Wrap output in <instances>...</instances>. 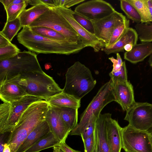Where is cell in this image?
I'll list each match as a JSON object with an SVG mask.
<instances>
[{
  "label": "cell",
  "mask_w": 152,
  "mask_h": 152,
  "mask_svg": "<svg viewBox=\"0 0 152 152\" xmlns=\"http://www.w3.org/2000/svg\"><path fill=\"white\" fill-rule=\"evenodd\" d=\"M17 37L19 43L29 51L38 54L69 55L77 53L87 47L83 42H72L43 37L34 32L29 27H23Z\"/></svg>",
  "instance_id": "1"
},
{
  "label": "cell",
  "mask_w": 152,
  "mask_h": 152,
  "mask_svg": "<svg viewBox=\"0 0 152 152\" xmlns=\"http://www.w3.org/2000/svg\"><path fill=\"white\" fill-rule=\"evenodd\" d=\"M49 106L47 101L42 100L32 104L24 112L7 140L11 152H16L35 127L45 120Z\"/></svg>",
  "instance_id": "2"
},
{
  "label": "cell",
  "mask_w": 152,
  "mask_h": 152,
  "mask_svg": "<svg viewBox=\"0 0 152 152\" xmlns=\"http://www.w3.org/2000/svg\"><path fill=\"white\" fill-rule=\"evenodd\" d=\"M19 84L27 95L47 101L63 91L53 78L44 72H32L17 76Z\"/></svg>",
  "instance_id": "3"
},
{
  "label": "cell",
  "mask_w": 152,
  "mask_h": 152,
  "mask_svg": "<svg viewBox=\"0 0 152 152\" xmlns=\"http://www.w3.org/2000/svg\"><path fill=\"white\" fill-rule=\"evenodd\" d=\"M65 78L63 91L80 100L92 90L96 83L90 69L78 61L67 69Z\"/></svg>",
  "instance_id": "4"
},
{
  "label": "cell",
  "mask_w": 152,
  "mask_h": 152,
  "mask_svg": "<svg viewBox=\"0 0 152 152\" xmlns=\"http://www.w3.org/2000/svg\"><path fill=\"white\" fill-rule=\"evenodd\" d=\"M42 72L37 55L30 51L20 52L15 56L0 61V84L22 74Z\"/></svg>",
  "instance_id": "5"
},
{
  "label": "cell",
  "mask_w": 152,
  "mask_h": 152,
  "mask_svg": "<svg viewBox=\"0 0 152 152\" xmlns=\"http://www.w3.org/2000/svg\"><path fill=\"white\" fill-rule=\"evenodd\" d=\"M115 101L113 82L110 80L103 85L80 116L79 122L70 132V135L81 136L92 116L98 117L102 109L107 104Z\"/></svg>",
  "instance_id": "6"
},
{
  "label": "cell",
  "mask_w": 152,
  "mask_h": 152,
  "mask_svg": "<svg viewBox=\"0 0 152 152\" xmlns=\"http://www.w3.org/2000/svg\"><path fill=\"white\" fill-rule=\"evenodd\" d=\"M34 26H44L51 28L62 34L71 42H83L72 26L54 8H50L28 27Z\"/></svg>",
  "instance_id": "7"
},
{
  "label": "cell",
  "mask_w": 152,
  "mask_h": 152,
  "mask_svg": "<svg viewBox=\"0 0 152 152\" xmlns=\"http://www.w3.org/2000/svg\"><path fill=\"white\" fill-rule=\"evenodd\" d=\"M122 148L126 152H152L151 134L130 126L122 128Z\"/></svg>",
  "instance_id": "8"
},
{
  "label": "cell",
  "mask_w": 152,
  "mask_h": 152,
  "mask_svg": "<svg viewBox=\"0 0 152 152\" xmlns=\"http://www.w3.org/2000/svg\"><path fill=\"white\" fill-rule=\"evenodd\" d=\"M124 119L134 128L147 131L152 126V104L135 102L126 111Z\"/></svg>",
  "instance_id": "9"
},
{
  "label": "cell",
  "mask_w": 152,
  "mask_h": 152,
  "mask_svg": "<svg viewBox=\"0 0 152 152\" xmlns=\"http://www.w3.org/2000/svg\"><path fill=\"white\" fill-rule=\"evenodd\" d=\"M126 19L122 13L115 11L102 19L91 20L94 26L95 36L103 43L105 47L115 29Z\"/></svg>",
  "instance_id": "10"
},
{
  "label": "cell",
  "mask_w": 152,
  "mask_h": 152,
  "mask_svg": "<svg viewBox=\"0 0 152 152\" xmlns=\"http://www.w3.org/2000/svg\"><path fill=\"white\" fill-rule=\"evenodd\" d=\"M115 10L109 3L102 0L88 1L78 5L74 11L91 20H99Z\"/></svg>",
  "instance_id": "11"
},
{
  "label": "cell",
  "mask_w": 152,
  "mask_h": 152,
  "mask_svg": "<svg viewBox=\"0 0 152 152\" xmlns=\"http://www.w3.org/2000/svg\"><path fill=\"white\" fill-rule=\"evenodd\" d=\"M54 8L72 26L87 47H91L96 52L105 47L103 43L94 35L88 32L76 21L72 15L73 11L71 9H66L63 7H58Z\"/></svg>",
  "instance_id": "12"
},
{
  "label": "cell",
  "mask_w": 152,
  "mask_h": 152,
  "mask_svg": "<svg viewBox=\"0 0 152 152\" xmlns=\"http://www.w3.org/2000/svg\"><path fill=\"white\" fill-rule=\"evenodd\" d=\"M45 120L48 124L51 132L60 144L65 142L70 131L62 119L58 107L49 104Z\"/></svg>",
  "instance_id": "13"
},
{
  "label": "cell",
  "mask_w": 152,
  "mask_h": 152,
  "mask_svg": "<svg viewBox=\"0 0 152 152\" xmlns=\"http://www.w3.org/2000/svg\"><path fill=\"white\" fill-rule=\"evenodd\" d=\"M113 89L115 102L126 111L135 102L132 85L128 81L113 83Z\"/></svg>",
  "instance_id": "14"
},
{
  "label": "cell",
  "mask_w": 152,
  "mask_h": 152,
  "mask_svg": "<svg viewBox=\"0 0 152 152\" xmlns=\"http://www.w3.org/2000/svg\"><path fill=\"white\" fill-rule=\"evenodd\" d=\"M42 100H44L41 97L26 95L11 103L8 132L13 131L22 114L31 104Z\"/></svg>",
  "instance_id": "15"
},
{
  "label": "cell",
  "mask_w": 152,
  "mask_h": 152,
  "mask_svg": "<svg viewBox=\"0 0 152 152\" xmlns=\"http://www.w3.org/2000/svg\"><path fill=\"white\" fill-rule=\"evenodd\" d=\"M27 95L19 84L17 77L0 84V97L3 102L12 103Z\"/></svg>",
  "instance_id": "16"
},
{
  "label": "cell",
  "mask_w": 152,
  "mask_h": 152,
  "mask_svg": "<svg viewBox=\"0 0 152 152\" xmlns=\"http://www.w3.org/2000/svg\"><path fill=\"white\" fill-rule=\"evenodd\" d=\"M111 114H100L96 120L95 129L96 147L95 152H111L107 139V125Z\"/></svg>",
  "instance_id": "17"
},
{
  "label": "cell",
  "mask_w": 152,
  "mask_h": 152,
  "mask_svg": "<svg viewBox=\"0 0 152 152\" xmlns=\"http://www.w3.org/2000/svg\"><path fill=\"white\" fill-rule=\"evenodd\" d=\"M118 121L109 117L107 125V133L111 152H121L122 148L121 131Z\"/></svg>",
  "instance_id": "18"
},
{
  "label": "cell",
  "mask_w": 152,
  "mask_h": 152,
  "mask_svg": "<svg viewBox=\"0 0 152 152\" xmlns=\"http://www.w3.org/2000/svg\"><path fill=\"white\" fill-rule=\"evenodd\" d=\"M138 38V36L135 29L129 27L114 45L108 48L104 47L101 50L107 55L124 52V48L126 45L130 43L134 46L137 44Z\"/></svg>",
  "instance_id": "19"
},
{
  "label": "cell",
  "mask_w": 152,
  "mask_h": 152,
  "mask_svg": "<svg viewBox=\"0 0 152 152\" xmlns=\"http://www.w3.org/2000/svg\"><path fill=\"white\" fill-rule=\"evenodd\" d=\"M47 121L38 124L28 135L16 152H24L38 140L50 132Z\"/></svg>",
  "instance_id": "20"
},
{
  "label": "cell",
  "mask_w": 152,
  "mask_h": 152,
  "mask_svg": "<svg viewBox=\"0 0 152 152\" xmlns=\"http://www.w3.org/2000/svg\"><path fill=\"white\" fill-rule=\"evenodd\" d=\"M152 53V43L143 42L136 44L129 51H126L124 58L133 64H136L143 61Z\"/></svg>",
  "instance_id": "21"
},
{
  "label": "cell",
  "mask_w": 152,
  "mask_h": 152,
  "mask_svg": "<svg viewBox=\"0 0 152 152\" xmlns=\"http://www.w3.org/2000/svg\"><path fill=\"white\" fill-rule=\"evenodd\" d=\"M50 9L46 5L40 4L25 9L18 17L22 27L28 26L40 16Z\"/></svg>",
  "instance_id": "22"
},
{
  "label": "cell",
  "mask_w": 152,
  "mask_h": 152,
  "mask_svg": "<svg viewBox=\"0 0 152 152\" xmlns=\"http://www.w3.org/2000/svg\"><path fill=\"white\" fill-rule=\"evenodd\" d=\"M46 101L50 105L57 107L78 109L80 106V100L77 99L73 96L63 91Z\"/></svg>",
  "instance_id": "23"
},
{
  "label": "cell",
  "mask_w": 152,
  "mask_h": 152,
  "mask_svg": "<svg viewBox=\"0 0 152 152\" xmlns=\"http://www.w3.org/2000/svg\"><path fill=\"white\" fill-rule=\"evenodd\" d=\"M60 144V142L50 132L38 140L24 152H39L47 148L58 146Z\"/></svg>",
  "instance_id": "24"
},
{
  "label": "cell",
  "mask_w": 152,
  "mask_h": 152,
  "mask_svg": "<svg viewBox=\"0 0 152 152\" xmlns=\"http://www.w3.org/2000/svg\"><path fill=\"white\" fill-rule=\"evenodd\" d=\"M58 107L62 119L71 132L78 124V109L70 107Z\"/></svg>",
  "instance_id": "25"
},
{
  "label": "cell",
  "mask_w": 152,
  "mask_h": 152,
  "mask_svg": "<svg viewBox=\"0 0 152 152\" xmlns=\"http://www.w3.org/2000/svg\"><path fill=\"white\" fill-rule=\"evenodd\" d=\"M136 9L140 16L142 23L152 22L147 0H127Z\"/></svg>",
  "instance_id": "26"
},
{
  "label": "cell",
  "mask_w": 152,
  "mask_h": 152,
  "mask_svg": "<svg viewBox=\"0 0 152 152\" xmlns=\"http://www.w3.org/2000/svg\"><path fill=\"white\" fill-rule=\"evenodd\" d=\"M11 104L3 102L0 105V134L8 132Z\"/></svg>",
  "instance_id": "27"
},
{
  "label": "cell",
  "mask_w": 152,
  "mask_h": 152,
  "mask_svg": "<svg viewBox=\"0 0 152 152\" xmlns=\"http://www.w3.org/2000/svg\"><path fill=\"white\" fill-rule=\"evenodd\" d=\"M22 27L20 19L18 18L14 20L6 22L0 32L11 42Z\"/></svg>",
  "instance_id": "28"
},
{
  "label": "cell",
  "mask_w": 152,
  "mask_h": 152,
  "mask_svg": "<svg viewBox=\"0 0 152 152\" xmlns=\"http://www.w3.org/2000/svg\"><path fill=\"white\" fill-rule=\"evenodd\" d=\"M29 27L34 32L43 37L58 40H67L62 34L51 28L44 26Z\"/></svg>",
  "instance_id": "29"
},
{
  "label": "cell",
  "mask_w": 152,
  "mask_h": 152,
  "mask_svg": "<svg viewBox=\"0 0 152 152\" xmlns=\"http://www.w3.org/2000/svg\"><path fill=\"white\" fill-rule=\"evenodd\" d=\"M134 27L140 41L143 42H152V24L137 23Z\"/></svg>",
  "instance_id": "30"
},
{
  "label": "cell",
  "mask_w": 152,
  "mask_h": 152,
  "mask_svg": "<svg viewBox=\"0 0 152 152\" xmlns=\"http://www.w3.org/2000/svg\"><path fill=\"white\" fill-rule=\"evenodd\" d=\"M120 1L121 9L127 17L137 23H141L140 16L134 7L127 0H120Z\"/></svg>",
  "instance_id": "31"
},
{
  "label": "cell",
  "mask_w": 152,
  "mask_h": 152,
  "mask_svg": "<svg viewBox=\"0 0 152 152\" xmlns=\"http://www.w3.org/2000/svg\"><path fill=\"white\" fill-rule=\"evenodd\" d=\"M28 3L27 0L22 3L10 5L5 9L7 14L6 22L14 20L17 18L25 9Z\"/></svg>",
  "instance_id": "32"
},
{
  "label": "cell",
  "mask_w": 152,
  "mask_h": 152,
  "mask_svg": "<svg viewBox=\"0 0 152 152\" xmlns=\"http://www.w3.org/2000/svg\"><path fill=\"white\" fill-rule=\"evenodd\" d=\"M129 20L126 21L117 27L114 30L108 43L104 47H110L115 43L129 27Z\"/></svg>",
  "instance_id": "33"
},
{
  "label": "cell",
  "mask_w": 152,
  "mask_h": 152,
  "mask_svg": "<svg viewBox=\"0 0 152 152\" xmlns=\"http://www.w3.org/2000/svg\"><path fill=\"white\" fill-rule=\"evenodd\" d=\"M72 15L75 20L79 25L88 32L94 35V26L91 20L73 11Z\"/></svg>",
  "instance_id": "34"
},
{
  "label": "cell",
  "mask_w": 152,
  "mask_h": 152,
  "mask_svg": "<svg viewBox=\"0 0 152 152\" xmlns=\"http://www.w3.org/2000/svg\"><path fill=\"white\" fill-rule=\"evenodd\" d=\"M20 52V49L12 43L6 47L0 48V61L12 58Z\"/></svg>",
  "instance_id": "35"
},
{
  "label": "cell",
  "mask_w": 152,
  "mask_h": 152,
  "mask_svg": "<svg viewBox=\"0 0 152 152\" xmlns=\"http://www.w3.org/2000/svg\"><path fill=\"white\" fill-rule=\"evenodd\" d=\"M109 75L113 83L127 81V71L125 61H123V65L119 71L116 72L111 71Z\"/></svg>",
  "instance_id": "36"
},
{
  "label": "cell",
  "mask_w": 152,
  "mask_h": 152,
  "mask_svg": "<svg viewBox=\"0 0 152 152\" xmlns=\"http://www.w3.org/2000/svg\"><path fill=\"white\" fill-rule=\"evenodd\" d=\"M98 117L93 115L90 118L88 124L81 133L80 136L83 141L94 133L96 123Z\"/></svg>",
  "instance_id": "37"
},
{
  "label": "cell",
  "mask_w": 152,
  "mask_h": 152,
  "mask_svg": "<svg viewBox=\"0 0 152 152\" xmlns=\"http://www.w3.org/2000/svg\"><path fill=\"white\" fill-rule=\"evenodd\" d=\"M85 152H95L96 147V138L95 133L83 141Z\"/></svg>",
  "instance_id": "38"
},
{
  "label": "cell",
  "mask_w": 152,
  "mask_h": 152,
  "mask_svg": "<svg viewBox=\"0 0 152 152\" xmlns=\"http://www.w3.org/2000/svg\"><path fill=\"white\" fill-rule=\"evenodd\" d=\"M116 59H115L113 57L109 58V60L113 63V68L111 71L113 72L119 71L121 69L123 62L119 53L116 54Z\"/></svg>",
  "instance_id": "39"
},
{
  "label": "cell",
  "mask_w": 152,
  "mask_h": 152,
  "mask_svg": "<svg viewBox=\"0 0 152 152\" xmlns=\"http://www.w3.org/2000/svg\"><path fill=\"white\" fill-rule=\"evenodd\" d=\"M85 1V0H64L63 7L66 9H69L72 6Z\"/></svg>",
  "instance_id": "40"
},
{
  "label": "cell",
  "mask_w": 152,
  "mask_h": 152,
  "mask_svg": "<svg viewBox=\"0 0 152 152\" xmlns=\"http://www.w3.org/2000/svg\"><path fill=\"white\" fill-rule=\"evenodd\" d=\"M39 4H44L50 8L57 7L55 0H38Z\"/></svg>",
  "instance_id": "41"
},
{
  "label": "cell",
  "mask_w": 152,
  "mask_h": 152,
  "mask_svg": "<svg viewBox=\"0 0 152 152\" xmlns=\"http://www.w3.org/2000/svg\"><path fill=\"white\" fill-rule=\"evenodd\" d=\"M12 44L11 42L0 32V48L6 47Z\"/></svg>",
  "instance_id": "42"
},
{
  "label": "cell",
  "mask_w": 152,
  "mask_h": 152,
  "mask_svg": "<svg viewBox=\"0 0 152 152\" xmlns=\"http://www.w3.org/2000/svg\"><path fill=\"white\" fill-rule=\"evenodd\" d=\"M58 146L64 152H81L71 148L65 142L61 143Z\"/></svg>",
  "instance_id": "43"
},
{
  "label": "cell",
  "mask_w": 152,
  "mask_h": 152,
  "mask_svg": "<svg viewBox=\"0 0 152 152\" xmlns=\"http://www.w3.org/2000/svg\"><path fill=\"white\" fill-rule=\"evenodd\" d=\"M7 133L0 134V152H3L4 149V145L6 142L7 137Z\"/></svg>",
  "instance_id": "44"
},
{
  "label": "cell",
  "mask_w": 152,
  "mask_h": 152,
  "mask_svg": "<svg viewBox=\"0 0 152 152\" xmlns=\"http://www.w3.org/2000/svg\"><path fill=\"white\" fill-rule=\"evenodd\" d=\"M13 0H0V2L3 5L5 9H6L11 5Z\"/></svg>",
  "instance_id": "45"
},
{
  "label": "cell",
  "mask_w": 152,
  "mask_h": 152,
  "mask_svg": "<svg viewBox=\"0 0 152 152\" xmlns=\"http://www.w3.org/2000/svg\"><path fill=\"white\" fill-rule=\"evenodd\" d=\"M147 3L152 21V0H147Z\"/></svg>",
  "instance_id": "46"
},
{
  "label": "cell",
  "mask_w": 152,
  "mask_h": 152,
  "mask_svg": "<svg viewBox=\"0 0 152 152\" xmlns=\"http://www.w3.org/2000/svg\"><path fill=\"white\" fill-rule=\"evenodd\" d=\"M133 45L129 43L126 45L124 47V50L128 52L131 50L133 46Z\"/></svg>",
  "instance_id": "47"
},
{
  "label": "cell",
  "mask_w": 152,
  "mask_h": 152,
  "mask_svg": "<svg viewBox=\"0 0 152 152\" xmlns=\"http://www.w3.org/2000/svg\"><path fill=\"white\" fill-rule=\"evenodd\" d=\"M3 152H11V149L9 145H7L6 142L4 145V149Z\"/></svg>",
  "instance_id": "48"
},
{
  "label": "cell",
  "mask_w": 152,
  "mask_h": 152,
  "mask_svg": "<svg viewBox=\"0 0 152 152\" xmlns=\"http://www.w3.org/2000/svg\"><path fill=\"white\" fill-rule=\"evenodd\" d=\"M26 0H13L11 5L19 4L25 2Z\"/></svg>",
  "instance_id": "49"
},
{
  "label": "cell",
  "mask_w": 152,
  "mask_h": 152,
  "mask_svg": "<svg viewBox=\"0 0 152 152\" xmlns=\"http://www.w3.org/2000/svg\"><path fill=\"white\" fill-rule=\"evenodd\" d=\"M53 152H64L58 146L53 147Z\"/></svg>",
  "instance_id": "50"
},
{
  "label": "cell",
  "mask_w": 152,
  "mask_h": 152,
  "mask_svg": "<svg viewBox=\"0 0 152 152\" xmlns=\"http://www.w3.org/2000/svg\"><path fill=\"white\" fill-rule=\"evenodd\" d=\"M148 62L150 65L152 67V53L150 56V57L149 58L148 60Z\"/></svg>",
  "instance_id": "51"
},
{
  "label": "cell",
  "mask_w": 152,
  "mask_h": 152,
  "mask_svg": "<svg viewBox=\"0 0 152 152\" xmlns=\"http://www.w3.org/2000/svg\"><path fill=\"white\" fill-rule=\"evenodd\" d=\"M147 132L150 134H152V126L147 131Z\"/></svg>",
  "instance_id": "52"
},
{
  "label": "cell",
  "mask_w": 152,
  "mask_h": 152,
  "mask_svg": "<svg viewBox=\"0 0 152 152\" xmlns=\"http://www.w3.org/2000/svg\"><path fill=\"white\" fill-rule=\"evenodd\" d=\"M151 140L152 142V134H151Z\"/></svg>",
  "instance_id": "53"
}]
</instances>
